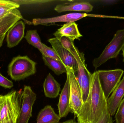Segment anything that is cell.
Wrapping results in <instances>:
<instances>
[{
	"instance_id": "7a4b0ae2",
	"label": "cell",
	"mask_w": 124,
	"mask_h": 123,
	"mask_svg": "<svg viewBox=\"0 0 124 123\" xmlns=\"http://www.w3.org/2000/svg\"><path fill=\"white\" fill-rule=\"evenodd\" d=\"M22 91L13 90L0 95V123H16L21 106Z\"/></svg>"
},
{
	"instance_id": "5b68a950",
	"label": "cell",
	"mask_w": 124,
	"mask_h": 123,
	"mask_svg": "<svg viewBox=\"0 0 124 123\" xmlns=\"http://www.w3.org/2000/svg\"><path fill=\"white\" fill-rule=\"evenodd\" d=\"M66 76L68 78L70 85V112L77 117L82 106V95L80 87L75 73L71 68L66 67Z\"/></svg>"
},
{
	"instance_id": "484cf974",
	"label": "cell",
	"mask_w": 124,
	"mask_h": 123,
	"mask_svg": "<svg viewBox=\"0 0 124 123\" xmlns=\"http://www.w3.org/2000/svg\"><path fill=\"white\" fill-rule=\"evenodd\" d=\"M14 1L20 5H28V4H44L54 1L53 0H13Z\"/></svg>"
},
{
	"instance_id": "4316f807",
	"label": "cell",
	"mask_w": 124,
	"mask_h": 123,
	"mask_svg": "<svg viewBox=\"0 0 124 123\" xmlns=\"http://www.w3.org/2000/svg\"><path fill=\"white\" fill-rule=\"evenodd\" d=\"M0 86L6 89H11L14 86L12 81L9 80L0 73Z\"/></svg>"
},
{
	"instance_id": "8992f818",
	"label": "cell",
	"mask_w": 124,
	"mask_h": 123,
	"mask_svg": "<svg viewBox=\"0 0 124 123\" xmlns=\"http://www.w3.org/2000/svg\"><path fill=\"white\" fill-rule=\"evenodd\" d=\"M97 71L101 86L107 99L121 81L124 71L116 69Z\"/></svg>"
},
{
	"instance_id": "ac0fdd59",
	"label": "cell",
	"mask_w": 124,
	"mask_h": 123,
	"mask_svg": "<svg viewBox=\"0 0 124 123\" xmlns=\"http://www.w3.org/2000/svg\"><path fill=\"white\" fill-rule=\"evenodd\" d=\"M61 118L51 106L47 105L39 112L36 123H59Z\"/></svg>"
},
{
	"instance_id": "7c38bea8",
	"label": "cell",
	"mask_w": 124,
	"mask_h": 123,
	"mask_svg": "<svg viewBox=\"0 0 124 123\" xmlns=\"http://www.w3.org/2000/svg\"><path fill=\"white\" fill-rule=\"evenodd\" d=\"M124 96V75L111 95L107 99L108 108L111 116H113L116 114Z\"/></svg>"
},
{
	"instance_id": "4fadbf2b",
	"label": "cell",
	"mask_w": 124,
	"mask_h": 123,
	"mask_svg": "<svg viewBox=\"0 0 124 123\" xmlns=\"http://www.w3.org/2000/svg\"><path fill=\"white\" fill-rule=\"evenodd\" d=\"M70 85L68 78L66 79L64 87L60 95L58 103L59 115L61 118H65L70 112Z\"/></svg>"
},
{
	"instance_id": "2e32d148",
	"label": "cell",
	"mask_w": 124,
	"mask_h": 123,
	"mask_svg": "<svg viewBox=\"0 0 124 123\" xmlns=\"http://www.w3.org/2000/svg\"><path fill=\"white\" fill-rule=\"evenodd\" d=\"M93 7L89 2H76L66 3L57 5L54 10L58 13L66 11L85 12H89L92 11Z\"/></svg>"
},
{
	"instance_id": "e0dca14e",
	"label": "cell",
	"mask_w": 124,
	"mask_h": 123,
	"mask_svg": "<svg viewBox=\"0 0 124 123\" xmlns=\"http://www.w3.org/2000/svg\"><path fill=\"white\" fill-rule=\"evenodd\" d=\"M43 86L44 94L46 97L55 98L59 95L61 85L50 73L45 79Z\"/></svg>"
},
{
	"instance_id": "8fae6325",
	"label": "cell",
	"mask_w": 124,
	"mask_h": 123,
	"mask_svg": "<svg viewBox=\"0 0 124 123\" xmlns=\"http://www.w3.org/2000/svg\"><path fill=\"white\" fill-rule=\"evenodd\" d=\"M25 25L22 20L15 23L7 32L6 36L7 46L9 48L15 47L24 37Z\"/></svg>"
},
{
	"instance_id": "83f0119b",
	"label": "cell",
	"mask_w": 124,
	"mask_h": 123,
	"mask_svg": "<svg viewBox=\"0 0 124 123\" xmlns=\"http://www.w3.org/2000/svg\"><path fill=\"white\" fill-rule=\"evenodd\" d=\"M6 34L0 36V47L3 45V42L4 40V39H5V37H6Z\"/></svg>"
},
{
	"instance_id": "d4e9b609",
	"label": "cell",
	"mask_w": 124,
	"mask_h": 123,
	"mask_svg": "<svg viewBox=\"0 0 124 123\" xmlns=\"http://www.w3.org/2000/svg\"><path fill=\"white\" fill-rule=\"evenodd\" d=\"M112 116L111 115L108 108H106L102 113L100 118L97 123H113Z\"/></svg>"
},
{
	"instance_id": "ba28073f",
	"label": "cell",
	"mask_w": 124,
	"mask_h": 123,
	"mask_svg": "<svg viewBox=\"0 0 124 123\" xmlns=\"http://www.w3.org/2000/svg\"><path fill=\"white\" fill-rule=\"evenodd\" d=\"M48 42L51 45L61 61L66 67L71 68L75 74L78 69L77 60L69 51L64 48L59 40L56 38H50Z\"/></svg>"
},
{
	"instance_id": "ffe728a7",
	"label": "cell",
	"mask_w": 124,
	"mask_h": 123,
	"mask_svg": "<svg viewBox=\"0 0 124 123\" xmlns=\"http://www.w3.org/2000/svg\"><path fill=\"white\" fill-rule=\"evenodd\" d=\"M42 58L44 64L55 74L59 76L63 73H66V67L61 61L42 55Z\"/></svg>"
},
{
	"instance_id": "6da1fadb",
	"label": "cell",
	"mask_w": 124,
	"mask_h": 123,
	"mask_svg": "<svg viewBox=\"0 0 124 123\" xmlns=\"http://www.w3.org/2000/svg\"><path fill=\"white\" fill-rule=\"evenodd\" d=\"M108 108L107 99L101 86L97 71L92 74L88 97L77 117L78 123H97Z\"/></svg>"
},
{
	"instance_id": "9c48e42d",
	"label": "cell",
	"mask_w": 124,
	"mask_h": 123,
	"mask_svg": "<svg viewBox=\"0 0 124 123\" xmlns=\"http://www.w3.org/2000/svg\"><path fill=\"white\" fill-rule=\"evenodd\" d=\"M96 15L89 14L86 13H71L58 16L48 18H37L33 19L31 22L34 25H47L54 24L56 22L67 23L75 22L86 17H97Z\"/></svg>"
},
{
	"instance_id": "277c9868",
	"label": "cell",
	"mask_w": 124,
	"mask_h": 123,
	"mask_svg": "<svg viewBox=\"0 0 124 123\" xmlns=\"http://www.w3.org/2000/svg\"><path fill=\"white\" fill-rule=\"evenodd\" d=\"M124 45V29L118 30L102 53L93 61V66L97 68L107 61L116 58Z\"/></svg>"
},
{
	"instance_id": "44dd1931",
	"label": "cell",
	"mask_w": 124,
	"mask_h": 123,
	"mask_svg": "<svg viewBox=\"0 0 124 123\" xmlns=\"http://www.w3.org/2000/svg\"><path fill=\"white\" fill-rule=\"evenodd\" d=\"M25 38L30 45L38 49L40 52L43 47V43L41 42L40 38L36 30H28Z\"/></svg>"
},
{
	"instance_id": "7402d4cb",
	"label": "cell",
	"mask_w": 124,
	"mask_h": 123,
	"mask_svg": "<svg viewBox=\"0 0 124 123\" xmlns=\"http://www.w3.org/2000/svg\"><path fill=\"white\" fill-rule=\"evenodd\" d=\"M20 6L19 4L13 0H0V19L14 9L18 8Z\"/></svg>"
},
{
	"instance_id": "30bf717a",
	"label": "cell",
	"mask_w": 124,
	"mask_h": 123,
	"mask_svg": "<svg viewBox=\"0 0 124 123\" xmlns=\"http://www.w3.org/2000/svg\"><path fill=\"white\" fill-rule=\"evenodd\" d=\"M85 61L82 60L78 61V70L75 73L81 89L83 103L85 102L89 95L92 75L87 68Z\"/></svg>"
},
{
	"instance_id": "52a82bcc",
	"label": "cell",
	"mask_w": 124,
	"mask_h": 123,
	"mask_svg": "<svg viewBox=\"0 0 124 123\" xmlns=\"http://www.w3.org/2000/svg\"><path fill=\"white\" fill-rule=\"evenodd\" d=\"M36 94L30 86L25 85L21 95V106L16 123H28L32 117V110Z\"/></svg>"
},
{
	"instance_id": "9a60e30c",
	"label": "cell",
	"mask_w": 124,
	"mask_h": 123,
	"mask_svg": "<svg viewBox=\"0 0 124 123\" xmlns=\"http://www.w3.org/2000/svg\"><path fill=\"white\" fill-rule=\"evenodd\" d=\"M22 19V14L17 9L4 16L0 21V36L6 34L15 23Z\"/></svg>"
},
{
	"instance_id": "3957f363",
	"label": "cell",
	"mask_w": 124,
	"mask_h": 123,
	"mask_svg": "<svg viewBox=\"0 0 124 123\" xmlns=\"http://www.w3.org/2000/svg\"><path fill=\"white\" fill-rule=\"evenodd\" d=\"M36 65L27 56L19 55L12 58L8 66L7 73L12 80H23L35 74Z\"/></svg>"
},
{
	"instance_id": "f1b7e54d",
	"label": "cell",
	"mask_w": 124,
	"mask_h": 123,
	"mask_svg": "<svg viewBox=\"0 0 124 123\" xmlns=\"http://www.w3.org/2000/svg\"><path fill=\"white\" fill-rule=\"evenodd\" d=\"M78 123L76 121L75 119H70V120H68L66 121H64L63 123Z\"/></svg>"
},
{
	"instance_id": "603a6c76",
	"label": "cell",
	"mask_w": 124,
	"mask_h": 123,
	"mask_svg": "<svg viewBox=\"0 0 124 123\" xmlns=\"http://www.w3.org/2000/svg\"><path fill=\"white\" fill-rule=\"evenodd\" d=\"M41 53L43 55L49 57L58 61H61L56 53L53 48L49 47L43 43V47Z\"/></svg>"
},
{
	"instance_id": "cb8c5ba5",
	"label": "cell",
	"mask_w": 124,
	"mask_h": 123,
	"mask_svg": "<svg viewBox=\"0 0 124 123\" xmlns=\"http://www.w3.org/2000/svg\"><path fill=\"white\" fill-rule=\"evenodd\" d=\"M115 118L116 123H124V98L117 109Z\"/></svg>"
},
{
	"instance_id": "5bb4252c",
	"label": "cell",
	"mask_w": 124,
	"mask_h": 123,
	"mask_svg": "<svg viewBox=\"0 0 124 123\" xmlns=\"http://www.w3.org/2000/svg\"><path fill=\"white\" fill-rule=\"evenodd\" d=\"M56 38L65 37L74 42V40L79 39L82 37L79 32L78 25L75 22L66 23L54 34Z\"/></svg>"
},
{
	"instance_id": "d6986e66",
	"label": "cell",
	"mask_w": 124,
	"mask_h": 123,
	"mask_svg": "<svg viewBox=\"0 0 124 123\" xmlns=\"http://www.w3.org/2000/svg\"><path fill=\"white\" fill-rule=\"evenodd\" d=\"M58 39L59 40L63 47L73 55L77 62L80 60L85 59L84 53L79 52L77 48L74 45V42L65 37H61Z\"/></svg>"
},
{
	"instance_id": "f546056e",
	"label": "cell",
	"mask_w": 124,
	"mask_h": 123,
	"mask_svg": "<svg viewBox=\"0 0 124 123\" xmlns=\"http://www.w3.org/2000/svg\"><path fill=\"white\" fill-rule=\"evenodd\" d=\"M122 51H123V56H124V47H123V48L122 49Z\"/></svg>"
},
{
	"instance_id": "4dcf8cb0",
	"label": "cell",
	"mask_w": 124,
	"mask_h": 123,
	"mask_svg": "<svg viewBox=\"0 0 124 123\" xmlns=\"http://www.w3.org/2000/svg\"><path fill=\"white\" fill-rule=\"evenodd\" d=\"M2 18H1V19H2ZM1 19H0V21Z\"/></svg>"
}]
</instances>
